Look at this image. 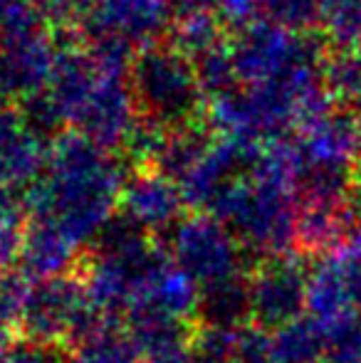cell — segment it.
<instances>
[{"mask_svg":"<svg viewBox=\"0 0 361 363\" xmlns=\"http://www.w3.org/2000/svg\"><path fill=\"white\" fill-rule=\"evenodd\" d=\"M124 326L144 361L188 349L196 331V321L179 319L149 304H136L124 316Z\"/></svg>","mask_w":361,"mask_h":363,"instance_id":"277c9868","label":"cell"},{"mask_svg":"<svg viewBox=\"0 0 361 363\" xmlns=\"http://www.w3.org/2000/svg\"><path fill=\"white\" fill-rule=\"evenodd\" d=\"M233 363H274L272 359V334L252 324L238 329L235 356Z\"/></svg>","mask_w":361,"mask_h":363,"instance_id":"4fadbf2b","label":"cell"},{"mask_svg":"<svg viewBox=\"0 0 361 363\" xmlns=\"http://www.w3.org/2000/svg\"><path fill=\"white\" fill-rule=\"evenodd\" d=\"M324 361L322 363H361V319L347 311L339 319L322 324Z\"/></svg>","mask_w":361,"mask_h":363,"instance_id":"8fae6325","label":"cell"},{"mask_svg":"<svg viewBox=\"0 0 361 363\" xmlns=\"http://www.w3.org/2000/svg\"><path fill=\"white\" fill-rule=\"evenodd\" d=\"M146 363H201L196 359L191 349H183V351H176V354H169V356H161V359H154V361H146Z\"/></svg>","mask_w":361,"mask_h":363,"instance_id":"9a60e30c","label":"cell"},{"mask_svg":"<svg viewBox=\"0 0 361 363\" xmlns=\"http://www.w3.org/2000/svg\"><path fill=\"white\" fill-rule=\"evenodd\" d=\"M171 259L201 291L245 277L257 262L238 247L231 235L211 223L183 225L171 247Z\"/></svg>","mask_w":361,"mask_h":363,"instance_id":"3957f363","label":"cell"},{"mask_svg":"<svg viewBox=\"0 0 361 363\" xmlns=\"http://www.w3.org/2000/svg\"><path fill=\"white\" fill-rule=\"evenodd\" d=\"M139 304H149L156 309L166 311L171 316H179L186 321H196L198 324V309H201V289L198 284L188 277L186 272H181L179 267L171 262H166L159 272L154 274V279L149 282L144 296Z\"/></svg>","mask_w":361,"mask_h":363,"instance_id":"8992f818","label":"cell"},{"mask_svg":"<svg viewBox=\"0 0 361 363\" xmlns=\"http://www.w3.org/2000/svg\"><path fill=\"white\" fill-rule=\"evenodd\" d=\"M82 257L84 252H79L77 245L67 235H62L60 230L43 228L25 235L23 255L15 269L30 282H40V279L77 272Z\"/></svg>","mask_w":361,"mask_h":363,"instance_id":"5b68a950","label":"cell"},{"mask_svg":"<svg viewBox=\"0 0 361 363\" xmlns=\"http://www.w3.org/2000/svg\"><path fill=\"white\" fill-rule=\"evenodd\" d=\"M70 351L72 363H146L119 319H109Z\"/></svg>","mask_w":361,"mask_h":363,"instance_id":"9c48e42d","label":"cell"},{"mask_svg":"<svg viewBox=\"0 0 361 363\" xmlns=\"http://www.w3.org/2000/svg\"><path fill=\"white\" fill-rule=\"evenodd\" d=\"M198 324L223 326V329H240L250 324V291L245 277L231 279L218 287L201 291V309Z\"/></svg>","mask_w":361,"mask_h":363,"instance_id":"52a82bcc","label":"cell"},{"mask_svg":"<svg viewBox=\"0 0 361 363\" xmlns=\"http://www.w3.org/2000/svg\"><path fill=\"white\" fill-rule=\"evenodd\" d=\"M106 321L109 316H104L89 301L82 277L70 272L62 277L30 282L18 319V339L72 349Z\"/></svg>","mask_w":361,"mask_h":363,"instance_id":"6da1fadb","label":"cell"},{"mask_svg":"<svg viewBox=\"0 0 361 363\" xmlns=\"http://www.w3.org/2000/svg\"><path fill=\"white\" fill-rule=\"evenodd\" d=\"M0 363H72V351L67 346H43L18 339L0 354Z\"/></svg>","mask_w":361,"mask_h":363,"instance_id":"5bb4252c","label":"cell"},{"mask_svg":"<svg viewBox=\"0 0 361 363\" xmlns=\"http://www.w3.org/2000/svg\"><path fill=\"white\" fill-rule=\"evenodd\" d=\"M274 363H322L324 361V329L312 316L292 321L272 331Z\"/></svg>","mask_w":361,"mask_h":363,"instance_id":"30bf717a","label":"cell"},{"mask_svg":"<svg viewBox=\"0 0 361 363\" xmlns=\"http://www.w3.org/2000/svg\"><path fill=\"white\" fill-rule=\"evenodd\" d=\"M235 339H238V329L196 324V331H193V339L188 349L196 354V359L201 363H233Z\"/></svg>","mask_w":361,"mask_h":363,"instance_id":"7c38bea8","label":"cell"},{"mask_svg":"<svg viewBox=\"0 0 361 363\" xmlns=\"http://www.w3.org/2000/svg\"><path fill=\"white\" fill-rule=\"evenodd\" d=\"M309 272L294 255L262 257L248 272L250 324L262 331H277L302 319L307 309Z\"/></svg>","mask_w":361,"mask_h":363,"instance_id":"7a4b0ae2","label":"cell"},{"mask_svg":"<svg viewBox=\"0 0 361 363\" xmlns=\"http://www.w3.org/2000/svg\"><path fill=\"white\" fill-rule=\"evenodd\" d=\"M349 304H352V294H349L347 279H344L342 262L327 259L314 272H309L307 311L314 321L329 324L347 314Z\"/></svg>","mask_w":361,"mask_h":363,"instance_id":"ba28073f","label":"cell"}]
</instances>
